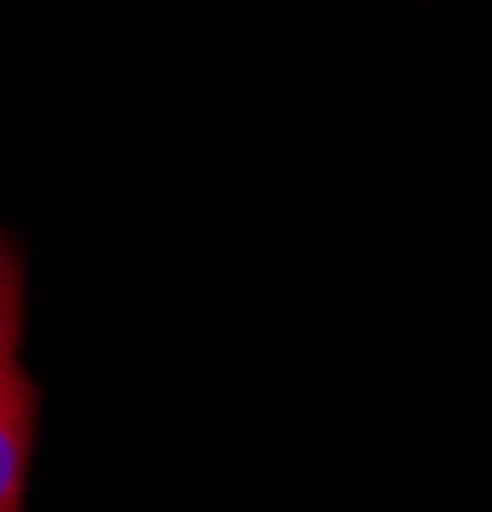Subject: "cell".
I'll return each mask as SVG.
<instances>
[{
    "mask_svg": "<svg viewBox=\"0 0 492 512\" xmlns=\"http://www.w3.org/2000/svg\"><path fill=\"white\" fill-rule=\"evenodd\" d=\"M26 277L16 246L0 236V512H21L26 466L36 446V384L21 369Z\"/></svg>",
    "mask_w": 492,
    "mask_h": 512,
    "instance_id": "1",
    "label": "cell"
}]
</instances>
